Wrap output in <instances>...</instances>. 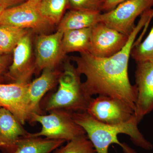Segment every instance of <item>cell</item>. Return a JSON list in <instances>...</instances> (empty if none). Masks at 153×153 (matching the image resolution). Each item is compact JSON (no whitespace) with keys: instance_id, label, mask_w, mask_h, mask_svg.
<instances>
[{"instance_id":"cell-6","label":"cell","mask_w":153,"mask_h":153,"mask_svg":"<svg viewBox=\"0 0 153 153\" xmlns=\"http://www.w3.org/2000/svg\"><path fill=\"white\" fill-rule=\"evenodd\" d=\"M86 112L96 120L109 125L124 123L134 116V110L125 102L103 95L93 98Z\"/></svg>"},{"instance_id":"cell-4","label":"cell","mask_w":153,"mask_h":153,"mask_svg":"<svg viewBox=\"0 0 153 153\" xmlns=\"http://www.w3.org/2000/svg\"><path fill=\"white\" fill-rule=\"evenodd\" d=\"M49 112L47 115L33 114L31 115L29 122L41 124L42 129L41 131L30 133L29 136H44L50 139L68 142L86 134L82 127L74 120L72 112L60 109L54 110Z\"/></svg>"},{"instance_id":"cell-9","label":"cell","mask_w":153,"mask_h":153,"mask_svg":"<svg viewBox=\"0 0 153 153\" xmlns=\"http://www.w3.org/2000/svg\"><path fill=\"white\" fill-rule=\"evenodd\" d=\"M137 98L134 116L138 123L153 111V60L136 63Z\"/></svg>"},{"instance_id":"cell-7","label":"cell","mask_w":153,"mask_h":153,"mask_svg":"<svg viewBox=\"0 0 153 153\" xmlns=\"http://www.w3.org/2000/svg\"><path fill=\"white\" fill-rule=\"evenodd\" d=\"M40 0H27L18 5L6 9L0 15V25H7L42 32L51 26L39 10Z\"/></svg>"},{"instance_id":"cell-25","label":"cell","mask_w":153,"mask_h":153,"mask_svg":"<svg viewBox=\"0 0 153 153\" xmlns=\"http://www.w3.org/2000/svg\"><path fill=\"white\" fill-rule=\"evenodd\" d=\"M27 0H0V6L7 9L18 5L25 2Z\"/></svg>"},{"instance_id":"cell-19","label":"cell","mask_w":153,"mask_h":153,"mask_svg":"<svg viewBox=\"0 0 153 153\" xmlns=\"http://www.w3.org/2000/svg\"><path fill=\"white\" fill-rule=\"evenodd\" d=\"M27 33V29L10 25H0V49L3 54L13 51L20 40Z\"/></svg>"},{"instance_id":"cell-28","label":"cell","mask_w":153,"mask_h":153,"mask_svg":"<svg viewBox=\"0 0 153 153\" xmlns=\"http://www.w3.org/2000/svg\"></svg>"},{"instance_id":"cell-18","label":"cell","mask_w":153,"mask_h":153,"mask_svg":"<svg viewBox=\"0 0 153 153\" xmlns=\"http://www.w3.org/2000/svg\"><path fill=\"white\" fill-rule=\"evenodd\" d=\"M68 7V0H40L39 11L50 25L59 24L65 10Z\"/></svg>"},{"instance_id":"cell-23","label":"cell","mask_w":153,"mask_h":153,"mask_svg":"<svg viewBox=\"0 0 153 153\" xmlns=\"http://www.w3.org/2000/svg\"><path fill=\"white\" fill-rule=\"evenodd\" d=\"M10 59L7 55H0V83L2 80L3 76H6V73L10 67Z\"/></svg>"},{"instance_id":"cell-27","label":"cell","mask_w":153,"mask_h":153,"mask_svg":"<svg viewBox=\"0 0 153 153\" xmlns=\"http://www.w3.org/2000/svg\"><path fill=\"white\" fill-rule=\"evenodd\" d=\"M3 53L2 52L1 50V49H0V55H3Z\"/></svg>"},{"instance_id":"cell-1","label":"cell","mask_w":153,"mask_h":153,"mask_svg":"<svg viewBox=\"0 0 153 153\" xmlns=\"http://www.w3.org/2000/svg\"><path fill=\"white\" fill-rule=\"evenodd\" d=\"M153 17V9L144 12L129 36L125 46L111 57L100 58L85 52L71 57L76 64L77 72L85 76L86 79L82 85L89 95L119 99L129 105L135 111L137 90L129 79V60L137 36Z\"/></svg>"},{"instance_id":"cell-16","label":"cell","mask_w":153,"mask_h":153,"mask_svg":"<svg viewBox=\"0 0 153 153\" xmlns=\"http://www.w3.org/2000/svg\"><path fill=\"white\" fill-rule=\"evenodd\" d=\"M64 140L50 139L41 137H21L13 153H50L61 146Z\"/></svg>"},{"instance_id":"cell-8","label":"cell","mask_w":153,"mask_h":153,"mask_svg":"<svg viewBox=\"0 0 153 153\" xmlns=\"http://www.w3.org/2000/svg\"><path fill=\"white\" fill-rule=\"evenodd\" d=\"M128 38L103 23L97 22L91 27L88 53L100 58L111 57L122 49Z\"/></svg>"},{"instance_id":"cell-14","label":"cell","mask_w":153,"mask_h":153,"mask_svg":"<svg viewBox=\"0 0 153 153\" xmlns=\"http://www.w3.org/2000/svg\"><path fill=\"white\" fill-rule=\"evenodd\" d=\"M61 73L55 71V69L45 68L43 70L41 76L29 82L28 94L31 115L33 114H44L41 107V100L58 82Z\"/></svg>"},{"instance_id":"cell-12","label":"cell","mask_w":153,"mask_h":153,"mask_svg":"<svg viewBox=\"0 0 153 153\" xmlns=\"http://www.w3.org/2000/svg\"><path fill=\"white\" fill-rule=\"evenodd\" d=\"M63 32L57 30L50 35L41 33L36 41V71L45 68L54 69L65 55L62 49Z\"/></svg>"},{"instance_id":"cell-21","label":"cell","mask_w":153,"mask_h":153,"mask_svg":"<svg viewBox=\"0 0 153 153\" xmlns=\"http://www.w3.org/2000/svg\"><path fill=\"white\" fill-rule=\"evenodd\" d=\"M131 56L136 63L153 60V26L143 42L134 43Z\"/></svg>"},{"instance_id":"cell-24","label":"cell","mask_w":153,"mask_h":153,"mask_svg":"<svg viewBox=\"0 0 153 153\" xmlns=\"http://www.w3.org/2000/svg\"><path fill=\"white\" fill-rule=\"evenodd\" d=\"M125 1L126 0H105L102 7V11L105 13L111 10L118 5Z\"/></svg>"},{"instance_id":"cell-26","label":"cell","mask_w":153,"mask_h":153,"mask_svg":"<svg viewBox=\"0 0 153 153\" xmlns=\"http://www.w3.org/2000/svg\"><path fill=\"white\" fill-rule=\"evenodd\" d=\"M5 9L3 7H1V6H0V15H1V14L2 13V12Z\"/></svg>"},{"instance_id":"cell-15","label":"cell","mask_w":153,"mask_h":153,"mask_svg":"<svg viewBox=\"0 0 153 153\" xmlns=\"http://www.w3.org/2000/svg\"><path fill=\"white\" fill-rule=\"evenodd\" d=\"M100 12L70 10L63 16L57 30L64 32L68 30L91 28L98 22Z\"/></svg>"},{"instance_id":"cell-3","label":"cell","mask_w":153,"mask_h":153,"mask_svg":"<svg viewBox=\"0 0 153 153\" xmlns=\"http://www.w3.org/2000/svg\"><path fill=\"white\" fill-rule=\"evenodd\" d=\"M59 87L45 102L44 110L60 109L71 112H86L93 97L86 92L80 75L70 60H66L58 79Z\"/></svg>"},{"instance_id":"cell-13","label":"cell","mask_w":153,"mask_h":153,"mask_svg":"<svg viewBox=\"0 0 153 153\" xmlns=\"http://www.w3.org/2000/svg\"><path fill=\"white\" fill-rule=\"evenodd\" d=\"M30 134L10 111L0 107V149L3 152L13 153L18 140Z\"/></svg>"},{"instance_id":"cell-11","label":"cell","mask_w":153,"mask_h":153,"mask_svg":"<svg viewBox=\"0 0 153 153\" xmlns=\"http://www.w3.org/2000/svg\"><path fill=\"white\" fill-rule=\"evenodd\" d=\"M13 62L6 76L12 82L28 83L36 71L35 61L32 58V44L30 33L20 40L13 50Z\"/></svg>"},{"instance_id":"cell-2","label":"cell","mask_w":153,"mask_h":153,"mask_svg":"<svg viewBox=\"0 0 153 153\" xmlns=\"http://www.w3.org/2000/svg\"><path fill=\"white\" fill-rule=\"evenodd\" d=\"M72 117L75 122L85 131L97 153H108L109 147L112 144L120 146L125 153H137L119 141L118 135L121 134L128 135L135 145L145 150H150L153 148L152 145L139 130V123L135 116L127 122L117 125L102 123L86 112H72Z\"/></svg>"},{"instance_id":"cell-20","label":"cell","mask_w":153,"mask_h":153,"mask_svg":"<svg viewBox=\"0 0 153 153\" xmlns=\"http://www.w3.org/2000/svg\"><path fill=\"white\" fill-rule=\"evenodd\" d=\"M53 153H97L86 134L69 141L64 146H60Z\"/></svg>"},{"instance_id":"cell-5","label":"cell","mask_w":153,"mask_h":153,"mask_svg":"<svg viewBox=\"0 0 153 153\" xmlns=\"http://www.w3.org/2000/svg\"><path fill=\"white\" fill-rule=\"evenodd\" d=\"M153 6V0H126L111 10L101 13L98 22L129 36L135 27L137 18Z\"/></svg>"},{"instance_id":"cell-17","label":"cell","mask_w":153,"mask_h":153,"mask_svg":"<svg viewBox=\"0 0 153 153\" xmlns=\"http://www.w3.org/2000/svg\"><path fill=\"white\" fill-rule=\"evenodd\" d=\"M91 27L68 30L63 32L62 49L64 55L70 52H88Z\"/></svg>"},{"instance_id":"cell-22","label":"cell","mask_w":153,"mask_h":153,"mask_svg":"<svg viewBox=\"0 0 153 153\" xmlns=\"http://www.w3.org/2000/svg\"><path fill=\"white\" fill-rule=\"evenodd\" d=\"M105 0H68L71 10L94 11L101 13Z\"/></svg>"},{"instance_id":"cell-10","label":"cell","mask_w":153,"mask_h":153,"mask_svg":"<svg viewBox=\"0 0 153 153\" xmlns=\"http://www.w3.org/2000/svg\"><path fill=\"white\" fill-rule=\"evenodd\" d=\"M28 83H0V107L10 111L22 125L29 121L31 113Z\"/></svg>"}]
</instances>
